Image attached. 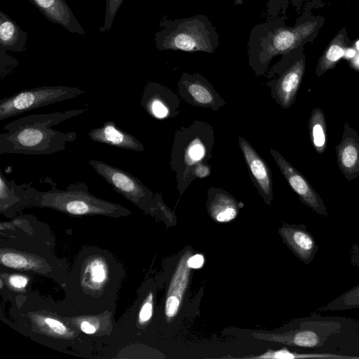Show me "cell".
Returning a JSON list of instances; mask_svg holds the SVG:
<instances>
[{"label":"cell","mask_w":359,"mask_h":359,"mask_svg":"<svg viewBox=\"0 0 359 359\" xmlns=\"http://www.w3.org/2000/svg\"><path fill=\"white\" fill-rule=\"evenodd\" d=\"M270 152L280 172L299 200L318 215L327 217V208L323 200L305 177L278 151L271 149Z\"/></svg>","instance_id":"cell-11"},{"label":"cell","mask_w":359,"mask_h":359,"mask_svg":"<svg viewBox=\"0 0 359 359\" xmlns=\"http://www.w3.org/2000/svg\"><path fill=\"white\" fill-rule=\"evenodd\" d=\"M1 53V78L3 79L12 68L15 67L18 62L6 54V50L0 49Z\"/></svg>","instance_id":"cell-27"},{"label":"cell","mask_w":359,"mask_h":359,"mask_svg":"<svg viewBox=\"0 0 359 359\" xmlns=\"http://www.w3.org/2000/svg\"><path fill=\"white\" fill-rule=\"evenodd\" d=\"M267 1V15L269 18H275L280 11L285 10L287 0H266Z\"/></svg>","instance_id":"cell-28"},{"label":"cell","mask_w":359,"mask_h":359,"mask_svg":"<svg viewBox=\"0 0 359 359\" xmlns=\"http://www.w3.org/2000/svg\"><path fill=\"white\" fill-rule=\"evenodd\" d=\"M1 261L4 266L13 269H22L28 265L25 257L15 253L2 254Z\"/></svg>","instance_id":"cell-26"},{"label":"cell","mask_w":359,"mask_h":359,"mask_svg":"<svg viewBox=\"0 0 359 359\" xmlns=\"http://www.w3.org/2000/svg\"><path fill=\"white\" fill-rule=\"evenodd\" d=\"M26 183L18 185L8 180L0 170V201L2 209H8L12 205L32 202L37 190Z\"/></svg>","instance_id":"cell-20"},{"label":"cell","mask_w":359,"mask_h":359,"mask_svg":"<svg viewBox=\"0 0 359 359\" xmlns=\"http://www.w3.org/2000/svg\"><path fill=\"white\" fill-rule=\"evenodd\" d=\"M153 312V305H152V294L150 293L146 302L142 306V309L140 311L139 318L140 320L142 323L148 321L151 316Z\"/></svg>","instance_id":"cell-29"},{"label":"cell","mask_w":359,"mask_h":359,"mask_svg":"<svg viewBox=\"0 0 359 359\" xmlns=\"http://www.w3.org/2000/svg\"><path fill=\"white\" fill-rule=\"evenodd\" d=\"M178 95L166 86L156 82L146 84L140 100L141 107L151 116L165 119L174 118L180 113Z\"/></svg>","instance_id":"cell-12"},{"label":"cell","mask_w":359,"mask_h":359,"mask_svg":"<svg viewBox=\"0 0 359 359\" xmlns=\"http://www.w3.org/2000/svg\"><path fill=\"white\" fill-rule=\"evenodd\" d=\"M81 328L86 334H93L95 332V327L88 322H83Z\"/></svg>","instance_id":"cell-35"},{"label":"cell","mask_w":359,"mask_h":359,"mask_svg":"<svg viewBox=\"0 0 359 359\" xmlns=\"http://www.w3.org/2000/svg\"><path fill=\"white\" fill-rule=\"evenodd\" d=\"M27 33L0 11V49L23 53L26 49Z\"/></svg>","instance_id":"cell-21"},{"label":"cell","mask_w":359,"mask_h":359,"mask_svg":"<svg viewBox=\"0 0 359 359\" xmlns=\"http://www.w3.org/2000/svg\"><path fill=\"white\" fill-rule=\"evenodd\" d=\"M88 135L91 140L98 143L134 151L144 150L140 141L120 129L113 121H107L102 126L91 129Z\"/></svg>","instance_id":"cell-18"},{"label":"cell","mask_w":359,"mask_h":359,"mask_svg":"<svg viewBox=\"0 0 359 359\" xmlns=\"http://www.w3.org/2000/svg\"><path fill=\"white\" fill-rule=\"evenodd\" d=\"M350 263L359 267V245L354 243L350 251Z\"/></svg>","instance_id":"cell-34"},{"label":"cell","mask_w":359,"mask_h":359,"mask_svg":"<svg viewBox=\"0 0 359 359\" xmlns=\"http://www.w3.org/2000/svg\"><path fill=\"white\" fill-rule=\"evenodd\" d=\"M177 92L191 105L217 111L226 104L212 85L198 72L182 73L177 83Z\"/></svg>","instance_id":"cell-10"},{"label":"cell","mask_w":359,"mask_h":359,"mask_svg":"<svg viewBox=\"0 0 359 359\" xmlns=\"http://www.w3.org/2000/svg\"><path fill=\"white\" fill-rule=\"evenodd\" d=\"M298 48L282 55L265 74L272 99L285 109L294 103L305 72V57Z\"/></svg>","instance_id":"cell-6"},{"label":"cell","mask_w":359,"mask_h":359,"mask_svg":"<svg viewBox=\"0 0 359 359\" xmlns=\"http://www.w3.org/2000/svg\"><path fill=\"white\" fill-rule=\"evenodd\" d=\"M123 1V0H106L104 21L103 25L100 27V32L109 31L111 28L114 20Z\"/></svg>","instance_id":"cell-25"},{"label":"cell","mask_w":359,"mask_h":359,"mask_svg":"<svg viewBox=\"0 0 359 359\" xmlns=\"http://www.w3.org/2000/svg\"><path fill=\"white\" fill-rule=\"evenodd\" d=\"M32 202L39 205L62 210L74 215L114 213L123 210L120 205L90 194L84 182L72 183L65 190H59L53 186L49 191H37Z\"/></svg>","instance_id":"cell-5"},{"label":"cell","mask_w":359,"mask_h":359,"mask_svg":"<svg viewBox=\"0 0 359 359\" xmlns=\"http://www.w3.org/2000/svg\"><path fill=\"white\" fill-rule=\"evenodd\" d=\"M283 241L302 262L309 264L313 261L318 245L313 234L304 224H284L279 229Z\"/></svg>","instance_id":"cell-15"},{"label":"cell","mask_w":359,"mask_h":359,"mask_svg":"<svg viewBox=\"0 0 359 359\" xmlns=\"http://www.w3.org/2000/svg\"><path fill=\"white\" fill-rule=\"evenodd\" d=\"M214 143L213 128L204 121L197 119L188 127L182 126L176 130L170 165L175 172L180 194L194 180L196 168L211 159Z\"/></svg>","instance_id":"cell-3"},{"label":"cell","mask_w":359,"mask_h":359,"mask_svg":"<svg viewBox=\"0 0 359 359\" xmlns=\"http://www.w3.org/2000/svg\"><path fill=\"white\" fill-rule=\"evenodd\" d=\"M238 144L252 182L265 202L271 204L273 198V180L268 164L244 137H238Z\"/></svg>","instance_id":"cell-13"},{"label":"cell","mask_w":359,"mask_h":359,"mask_svg":"<svg viewBox=\"0 0 359 359\" xmlns=\"http://www.w3.org/2000/svg\"><path fill=\"white\" fill-rule=\"evenodd\" d=\"M10 284L16 288L25 287L27 283V279L19 275H14L9 278Z\"/></svg>","instance_id":"cell-33"},{"label":"cell","mask_w":359,"mask_h":359,"mask_svg":"<svg viewBox=\"0 0 359 359\" xmlns=\"http://www.w3.org/2000/svg\"><path fill=\"white\" fill-rule=\"evenodd\" d=\"M189 255L190 251L183 254L171 279L165 304V314L168 320H172L178 313L187 288L191 269L187 266V261Z\"/></svg>","instance_id":"cell-16"},{"label":"cell","mask_w":359,"mask_h":359,"mask_svg":"<svg viewBox=\"0 0 359 359\" xmlns=\"http://www.w3.org/2000/svg\"><path fill=\"white\" fill-rule=\"evenodd\" d=\"M338 167L348 181L359 176V135L344 122L341 139L335 147Z\"/></svg>","instance_id":"cell-14"},{"label":"cell","mask_w":359,"mask_h":359,"mask_svg":"<svg viewBox=\"0 0 359 359\" xmlns=\"http://www.w3.org/2000/svg\"><path fill=\"white\" fill-rule=\"evenodd\" d=\"M45 322L48 327L57 334H63L67 332L65 326L57 320L47 318L45 319Z\"/></svg>","instance_id":"cell-31"},{"label":"cell","mask_w":359,"mask_h":359,"mask_svg":"<svg viewBox=\"0 0 359 359\" xmlns=\"http://www.w3.org/2000/svg\"><path fill=\"white\" fill-rule=\"evenodd\" d=\"M187 264L191 269H200L204 264V257L201 254L189 255L187 258Z\"/></svg>","instance_id":"cell-30"},{"label":"cell","mask_w":359,"mask_h":359,"mask_svg":"<svg viewBox=\"0 0 359 359\" xmlns=\"http://www.w3.org/2000/svg\"><path fill=\"white\" fill-rule=\"evenodd\" d=\"M88 163L114 190L140 207L147 208H151L154 203L162 204L161 194H154L128 172L99 160H89Z\"/></svg>","instance_id":"cell-8"},{"label":"cell","mask_w":359,"mask_h":359,"mask_svg":"<svg viewBox=\"0 0 359 359\" xmlns=\"http://www.w3.org/2000/svg\"><path fill=\"white\" fill-rule=\"evenodd\" d=\"M359 309V284L322 307L319 311H341Z\"/></svg>","instance_id":"cell-24"},{"label":"cell","mask_w":359,"mask_h":359,"mask_svg":"<svg viewBox=\"0 0 359 359\" xmlns=\"http://www.w3.org/2000/svg\"><path fill=\"white\" fill-rule=\"evenodd\" d=\"M161 30L155 33V45L159 50L213 53L219 46V34L209 18L202 14L168 20L162 18Z\"/></svg>","instance_id":"cell-4"},{"label":"cell","mask_w":359,"mask_h":359,"mask_svg":"<svg viewBox=\"0 0 359 359\" xmlns=\"http://www.w3.org/2000/svg\"><path fill=\"white\" fill-rule=\"evenodd\" d=\"M301 0H292V3L294 4V5H297L298 4L299 2H300Z\"/></svg>","instance_id":"cell-36"},{"label":"cell","mask_w":359,"mask_h":359,"mask_svg":"<svg viewBox=\"0 0 359 359\" xmlns=\"http://www.w3.org/2000/svg\"><path fill=\"white\" fill-rule=\"evenodd\" d=\"M105 276V271L102 265L96 264L93 267L92 277L94 281L101 283L104 280Z\"/></svg>","instance_id":"cell-32"},{"label":"cell","mask_w":359,"mask_h":359,"mask_svg":"<svg viewBox=\"0 0 359 359\" xmlns=\"http://www.w3.org/2000/svg\"><path fill=\"white\" fill-rule=\"evenodd\" d=\"M208 208L211 217L218 222L233 219L238 213L240 203L222 188L211 187L208 190Z\"/></svg>","instance_id":"cell-19"},{"label":"cell","mask_w":359,"mask_h":359,"mask_svg":"<svg viewBox=\"0 0 359 359\" xmlns=\"http://www.w3.org/2000/svg\"><path fill=\"white\" fill-rule=\"evenodd\" d=\"M317 25L304 21L287 27L282 19L269 20L256 25L248 41V65L256 76L266 74L273 57L290 52L304 43Z\"/></svg>","instance_id":"cell-2"},{"label":"cell","mask_w":359,"mask_h":359,"mask_svg":"<svg viewBox=\"0 0 359 359\" xmlns=\"http://www.w3.org/2000/svg\"><path fill=\"white\" fill-rule=\"evenodd\" d=\"M89 108L62 112L32 114L14 120L4 126L0 134V154L48 155L66 148L76 139L75 132H62L52 127L80 116Z\"/></svg>","instance_id":"cell-1"},{"label":"cell","mask_w":359,"mask_h":359,"mask_svg":"<svg viewBox=\"0 0 359 359\" xmlns=\"http://www.w3.org/2000/svg\"><path fill=\"white\" fill-rule=\"evenodd\" d=\"M308 128L313 149L318 154H323L327 147V123L325 114L320 107L312 109Z\"/></svg>","instance_id":"cell-23"},{"label":"cell","mask_w":359,"mask_h":359,"mask_svg":"<svg viewBox=\"0 0 359 359\" xmlns=\"http://www.w3.org/2000/svg\"><path fill=\"white\" fill-rule=\"evenodd\" d=\"M84 93L77 87L43 86L22 90L0 100V121L41 107L74 99Z\"/></svg>","instance_id":"cell-7"},{"label":"cell","mask_w":359,"mask_h":359,"mask_svg":"<svg viewBox=\"0 0 359 359\" xmlns=\"http://www.w3.org/2000/svg\"><path fill=\"white\" fill-rule=\"evenodd\" d=\"M341 324L333 320L309 319L299 328L283 334H252L257 339L279 342L289 346L318 348L324 345L332 335L340 333Z\"/></svg>","instance_id":"cell-9"},{"label":"cell","mask_w":359,"mask_h":359,"mask_svg":"<svg viewBox=\"0 0 359 359\" xmlns=\"http://www.w3.org/2000/svg\"><path fill=\"white\" fill-rule=\"evenodd\" d=\"M51 22L58 24L72 34L86 32L65 0H29Z\"/></svg>","instance_id":"cell-17"},{"label":"cell","mask_w":359,"mask_h":359,"mask_svg":"<svg viewBox=\"0 0 359 359\" xmlns=\"http://www.w3.org/2000/svg\"><path fill=\"white\" fill-rule=\"evenodd\" d=\"M346 45V31L345 28H342L332 39L320 57L315 70L317 76H322L336 66L339 60L344 57Z\"/></svg>","instance_id":"cell-22"}]
</instances>
